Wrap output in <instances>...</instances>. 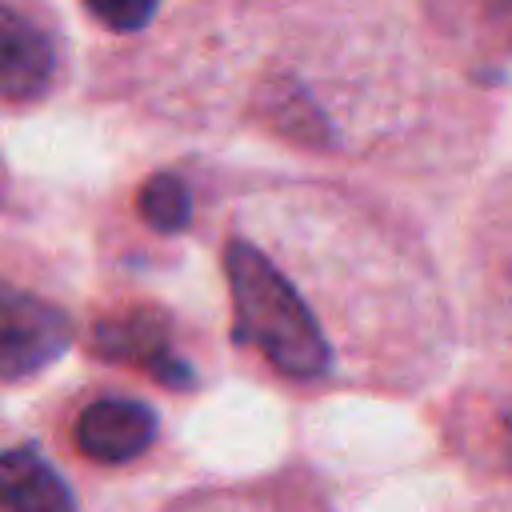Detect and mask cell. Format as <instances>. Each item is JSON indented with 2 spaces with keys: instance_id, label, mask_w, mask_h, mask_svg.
Instances as JSON below:
<instances>
[{
  "instance_id": "obj_9",
  "label": "cell",
  "mask_w": 512,
  "mask_h": 512,
  "mask_svg": "<svg viewBox=\"0 0 512 512\" xmlns=\"http://www.w3.org/2000/svg\"><path fill=\"white\" fill-rule=\"evenodd\" d=\"M76 4L84 12L88 28L100 32L104 40H136V36H144L156 24L160 8H164V0H76Z\"/></svg>"
},
{
  "instance_id": "obj_7",
  "label": "cell",
  "mask_w": 512,
  "mask_h": 512,
  "mask_svg": "<svg viewBox=\"0 0 512 512\" xmlns=\"http://www.w3.org/2000/svg\"><path fill=\"white\" fill-rule=\"evenodd\" d=\"M200 188L180 168H156L140 176L128 192V220L148 240H180L196 228Z\"/></svg>"
},
{
  "instance_id": "obj_6",
  "label": "cell",
  "mask_w": 512,
  "mask_h": 512,
  "mask_svg": "<svg viewBox=\"0 0 512 512\" xmlns=\"http://www.w3.org/2000/svg\"><path fill=\"white\" fill-rule=\"evenodd\" d=\"M0 512H88L60 456L0 412Z\"/></svg>"
},
{
  "instance_id": "obj_3",
  "label": "cell",
  "mask_w": 512,
  "mask_h": 512,
  "mask_svg": "<svg viewBox=\"0 0 512 512\" xmlns=\"http://www.w3.org/2000/svg\"><path fill=\"white\" fill-rule=\"evenodd\" d=\"M48 448L100 476L140 468L164 440L160 408L116 380H84L44 408Z\"/></svg>"
},
{
  "instance_id": "obj_8",
  "label": "cell",
  "mask_w": 512,
  "mask_h": 512,
  "mask_svg": "<svg viewBox=\"0 0 512 512\" xmlns=\"http://www.w3.org/2000/svg\"><path fill=\"white\" fill-rule=\"evenodd\" d=\"M164 512H328L312 492L296 484H216L176 496Z\"/></svg>"
},
{
  "instance_id": "obj_1",
  "label": "cell",
  "mask_w": 512,
  "mask_h": 512,
  "mask_svg": "<svg viewBox=\"0 0 512 512\" xmlns=\"http://www.w3.org/2000/svg\"><path fill=\"white\" fill-rule=\"evenodd\" d=\"M412 252L420 248L348 188L324 180L240 188L216 240L232 344L284 384L396 380L380 344L352 320L376 304L344 284Z\"/></svg>"
},
{
  "instance_id": "obj_2",
  "label": "cell",
  "mask_w": 512,
  "mask_h": 512,
  "mask_svg": "<svg viewBox=\"0 0 512 512\" xmlns=\"http://www.w3.org/2000/svg\"><path fill=\"white\" fill-rule=\"evenodd\" d=\"M80 340L68 264L28 236H0V396L52 376Z\"/></svg>"
},
{
  "instance_id": "obj_4",
  "label": "cell",
  "mask_w": 512,
  "mask_h": 512,
  "mask_svg": "<svg viewBox=\"0 0 512 512\" xmlns=\"http://www.w3.org/2000/svg\"><path fill=\"white\" fill-rule=\"evenodd\" d=\"M76 344H84V356L104 368L148 376L172 392L196 388V364L180 348L172 316L152 300H104L88 316L80 312Z\"/></svg>"
},
{
  "instance_id": "obj_5",
  "label": "cell",
  "mask_w": 512,
  "mask_h": 512,
  "mask_svg": "<svg viewBox=\"0 0 512 512\" xmlns=\"http://www.w3.org/2000/svg\"><path fill=\"white\" fill-rule=\"evenodd\" d=\"M68 36L48 0H0V112H36L68 84Z\"/></svg>"
},
{
  "instance_id": "obj_10",
  "label": "cell",
  "mask_w": 512,
  "mask_h": 512,
  "mask_svg": "<svg viewBox=\"0 0 512 512\" xmlns=\"http://www.w3.org/2000/svg\"><path fill=\"white\" fill-rule=\"evenodd\" d=\"M8 168H4V160H0V208H4V200H8Z\"/></svg>"
}]
</instances>
